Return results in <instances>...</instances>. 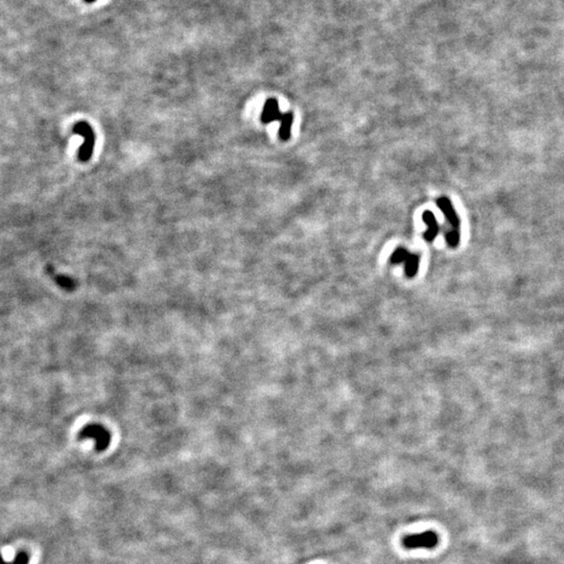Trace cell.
<instances>
[{"mask_svg":"<svg viewBox=\"0 0 564 564\" xmlns=\"http://www.w3.org/2000/svg\"><path fill=\"white\" fill-rule=\"evenodd\" d=\"M438 535L433 531H426L420 534L405 536L402 544L409 550L416 549H433L438 545Z\"/></svg>","mask_w":564,"mask_h":564,"instance_id":"obj_1","label":"cell"},{"mask_svg":"<svg viewBox=\"0 0 564 564\" xmlns=\"http://www.w3.org/2000/svg\"><path fill=\"white\" fill-rule=\"evenodd\" d=\"M437 206L443 212L448 223L453 226L454 229H459L461 226V221L453 206V203L446 197H441L437 200Z\"/></svg>","mask_w":564,"mask_h":564,"instance_id":"obj_2","label":"cell"},{"mask_svg":"<svg viewBox=\"0 0 564 564\" xmlns=\"http://www.w3.org/2000/svg\"><path fill=\"white\" fill-rule=\"evenodd\" d=\"M282 115L279 110L278 101L275 98H269L264 107V111L262 114V121L264 123H270L272 121L281 119Z\"/></svg>","mask_w":564,"mask_h":564,"instance_id":"obj_3","label":"cell"},{"mask_svg":"<svg viewBox=\"0 0 564 564\" xmlns=\"http://www.w3.org/2000/svg\"><path fill=\"white\" fill-rule=\"evenodd\" d=\"M422 219L425 225L427 226V230L423 235L424 240L426 242H433L439 233V225L435 214L430 210L424 211L422 214Z\"/></svg>","mask_w":564,"mask_h":564,"instance_id":"obj_4","label":"cell"},{"mask_svg":"<svg viewBox=\"0 0 564 564\" xmlns=\"http://www.w3.org/2000/svg\"><path fill=\"white\" fill-rule=\"evenodd\" d=\"M281 126L279 130V136L281 140L286 141L290 137V128L294 121V114L291 112H286L281 117Z\"/></svg>","mask_w":564,"mask_h":564,"instance_id":"obj_5","label":"cell"},{"mask_svg":"<svg viewBox=\"0 0 564 564\" xmlns=\"http://www.w3.org/2000/svg\"><path fill=\"white\" fill-rule=\"evenodd\" d=\"M420 264V257L418 254H410L409 258L405 262V274L408 277H414L418 272Z\"/></svg>","mask_w":564,"mask_h":564,"instance_id":"obj_6","label":"cell"},{"mask_svg":"<svg viewBox=\"0 0 564 564\" xmlns=\"http://www.w3.org/2000/svg\"><path fill=\"white\" fill-rule=\"evenodd\" d=\"M410 253L408 252L407 249H404V248H397L396 250H395L391 256V262L395 265H398L401 263H405L407 262V259L409 258Z\"/></svg>","mask_w":564,"mask_h":564,"instance_id":"obj_7","label":"cell"},{"mask_svg":"<svg viewBox=\"0 0 564 564\" xmlns=\"http://www.w3.org/2000/svg\"><path fill=\"white\" fill-rule=\"evenodd\" d=\"M460 238L461 235L459 229H453L446 234V242L449 247L456 248L460 244Z\"/></svg>","mask_w":564,"mask_h":564,"instance_id":"obj_8","label":"cell"},{"mask_svg":"<svg viewBox=\"0 0 564 564\" xmlns=\"http://www.w3.org/2000/svg\"><path fill=\"white\" fill-rule=\"evenodd\" d=\"M84 1H85V2H87V3H92V2L96 1V0H84Z\"/></svg>","mask_w":564,"mask_h":564,"instance_id":"obj_9","label":"cell"}]
</instances>
